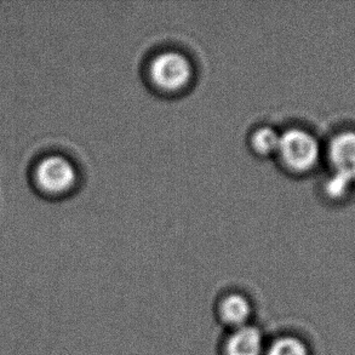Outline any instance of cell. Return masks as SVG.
I'll return each mask as SVG.
<instances>
[{"label": "cell", "mask_w": 355, "mask_h": 355, "mask_svg": "<svg viewBox=\"0 0 355 355\" xmlns=\"http://www.w3.org/2000/svg\"><path fill=\"white\" fill-rule=\"evenodd\" d=\"M352 184L353 183L349 182V181L332 173L331 178H329L327 183H325V192L332 199H340V198L346 196L348 191L351 189Z\"/></svg>", "instance_id": "cell-9"}, {"label": "cell", "mask_w": 355, "mask_h": 355, "mask_svg": "<svg viewBox=\"0 0 355 355\" xmlns=\"http://www.w3.org/2000/svg\"><path fill=\"white\" fill-rule=\"evenodd\" d=\"M264 355H308V349L296 337H280L268 347Z\"/></svg>", "instance_id": "cell-8"}, {"label": "cell", "mask_w": 355, "mask_h": 355, "mask_svg": "<svg viewBox=\"0 0 355 355\" xmlns=\"http://www.w3.org/2000/svg\"><path fill=\"white\" fill-rule=\"evenodd\" d=\"M37 176L40 186L46 192L61 194L73 187L77 180V171L68 159L53 155L40 163Z\"/></svg>", "instance_id": "cell-3"}, {"label": "cell", "mask_w": 355, "mask_h": 355, "mask_svg": "<svg viewBox=\"0 0 355 355\" xmlns=\"http://www.w3.org/2000/svg\"><path fill=\"white\" fill-rule=\"evenodd\" d=\"M334 173L353 183L355 181V132L337 135L329 147Z\"/></svg>", "instance_id": "cell-4"}, {"label": "cell", "mask_w": 355, "mask_h": 355, "mask_svg": "<svg viewBox=\"0 0 355 355\" xmlns=\"http://www.w3.org/2000/svg\"><path fill=\"white\" fill-rule=\"evenodd\" d=\"M280 134L278 131L264 126L256 130L251 136V147L259 155H272L278 153Z\"/></svg>", "instance_id": "cell-7"}, {"label": "cell", "mask_w": 355, "mask_h": 355, "mask_svg": "<svg viewBox=\"0 0 355 355\" xmlns=\"http://www.w3.org/2000/svg\"><path fill=\"white\" fill-rule=\"evenodd\" d=\"M218 313L223 324L236 330L248 325L252 308L249 300L243 295L231 293L222 300Z\"/></svg>", "instance_id": "cell-6"}, {"label": "cell", "mask_w": 355, "mask_h": 355, "mask_svg": "<svg viewBox=\"0 0 355 355\" xmlns=\"http://www.w3.org/2000/svg\"><path fill=\"white\" fill-rule=\"evenodd\" d=\"M284 165L296 173H306L320 158L318 139L302 129H290L280 135L278 153Z\"/></svg>", "instance_id": "cell-1"}, {"label": "cell", "mask_w": 355, "mask_h": 355, "mask_svg": "<svg viewBox=\"0 0 355 355\" xmlns=\"http://www.w3.org/2000/svg\"><path fill=\"white\" fill-rule=\"evenodd\" d=\"M264 338L257 327L245 325L232 332L226 343V355H263Z\"/></svg>", "instance_id": "cell-5"}, {"label": "cell", "mask_w": 355, "mask_h": 355, "mask_svg": "<svg viewBox=\"0 0 355 355\" xmlns=\"http://www.w3.org/2000/svg\"><path fill=\"white\" fill-rule=\"evenodd\" d=\"M192 77V63L178 51L159 53L149 64L150 82L162 92H180L187 87Z\"/></svg>", "instance_id": "cell-2"}]
</instances>
